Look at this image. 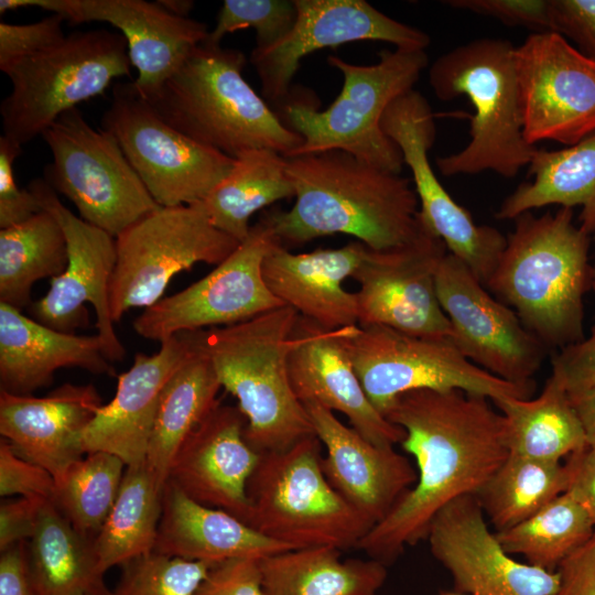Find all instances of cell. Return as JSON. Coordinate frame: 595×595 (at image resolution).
<instances>
[{"mask_svg": "<svg viewBox=\"0 0 595 595\" xmlns=\"http://www.w3.org/2000/svg\"><path fill=\"white\" fill-rule=\"evenodd\" d=\"M487 397L458 389H420L399 396L385 416L400 426V443L416 466V483L357 549L385 565L426 539L436 513L477 495L509 456L505 420Z\"/></svg>", "mask_w": 595, "mask_h": 595, "instance_id": "obj_1", "label": "cell"}, {"mask_svg": "<svg viewBox=\"0 0 595 595\" xmlns=\"http://www.w3.org/2000/svg\"><path fill=\"white\" fill-rule=\"evenodd\" d=\"M286 159L295 202L289 210L262 217L286 249L343 234L381 251L407 246L422 234L419 199L408 177L339 150Z\"/></svg>", "mask_w": 595, "mask_h": 595, "instance_id": "obj_2", "label": "cell"}, {"mask_svg": "<svg viewBox=\"0 0 595 595\" xmlns=\"http://www.w3.org/2000/svg\"><path fill=\"white\" fill-rule=\"evenodd\" d=\"M486 288L518 315L547 347L583 338V298L588 282V235L573 208L519 215Z\"/></svg>", "mask_w": 595, "mask_h": 595, "instance_id": "obj_3", "label": "cell"}, {"mask_svg": "<svg viewBox=\"0 0 595 595\" xmlns=\"http://www.w3.org/2000/svg\"><path fill=\"white\" fill-rule=\"evenodd\" d=\"M298 318L283 305L234 325L184 333L237 399L247 421L245 439L259 453L281 452L315 435L289 374Z\"/></svg>", "mask_w": 595, "mask_h": 595, "instance_id": "obj_4", "label": "cell"}, {"mask_svg": "<svg viewBox=\"0 0 595 595\" xmlns=\"http://www.w3.org/2000/svg\"><path fill=\"white\" fill-rule=\"evenodd\" d=\"M246 62L241 51L204 41L147 100L173 128L226 155L270 149L288 158L303 139L245 79Z\"/></svg>", "mask_w": 595, "mask_h": 595, "instance_id": "obj_5", "label": "cell"}, {"mask_svg": "<svg viewBox=\"0 0 595 595\" xmlns=\"http://www.w3.org/2000/svg\"><path fill=\"white\" fill-rule=\"evenodd\" d=\"M515 48L505 39H476L430 66L429 83L439 99L465 96L475 109L467 145L436 158L442 175L493 171L509 178L532 161L538 149L523 136Z\"/></svg>", "mask_w": 595, "mask_h": 595, "instance_id": "obj_6", "label": "cell"}, {"mask_svg": "<svg viewBox=\"0 0 595 595\" xmlns=\"http://www.w3.org/2000/svg\"><path fill=\"white\" fill-rule=\"evenodd\" d=\"M327 62L344 77L343 88L328 108L318 110L306 96L284 100L280 118L303 139L288 158L339 150L400 174L403 156L382 131L381 118L396 98L413 89L428 66L425 51L383 50L372 65H357L332 55Z\"/></svg>", "mask_w": 595, "mask_h": 595, "instance_id": "obj_7", "label": "cell"}, {"mask_svg": "<svg viewBox=\"0 0 595 595\" xmlns=\"http://www.w3.org/2000/svg\"><path fill=\"white\" fill-rule=\"evenodd\" d=\"M321 451L311 435L288 450L261 453L247 485V524L293 550L357 549L372 526L331 486Z\"/></svg>", "mask_w": 595, "mask_h": 595, "instance_id": "obj_8", "label": "cell"}, {"mask_svg": "<svg viewBox=\"0 0 595 595\" xmlns=\"http://www.w3.org/2000/svg\"><path fill=\"white\" fill-rule=\"evenodd\" d=\"M126 39L105 29L77 31L0 69L11 90L1 101L3 134L19 145L41 136L62 113L130 76Z\"/></svg>", "mask_w": 595, "mask_h": 595, "instance_id": "obj_9", "label": "cell"}, {"mask_svg": "<svg viewBox=\"0 0 595 595\" xmlns=\"http://www.w3.org/2000/svg\"><path fill=\"white\" fill-rule=\"evenodd\" d=\"M41 137L53 156L44 180L86 223L116 238L161 207L113 136L93 128L77 107L62 113Z\"/></svg>", "mask_w": 595, "mask_h": 595, "instance_id": "obj_10", "label": "cell"}, {"mask_svg": "<svg viewBox=\"0 0 595 595\" xmlns=\"http://www.w3.org/2000/svg\"><path fill=\"white\" fill-rule=\"evenodd\" d=\"M346 346L368 399L382 415L399 396L413 390L458 389L491 401L509 397L529 399L534 390L479 368L450 338L356 325Z\"/></svg>", "mask_w": 595, "mask_h": 595, "instance_id": "obj_11", "label": "cell"}, {"mask_svg": "<svg viewBox=\"0 0 595 595\" xmlns=\"http://www.w3.org/2000/svg\"><path fill=\"white\" fill-rule=\"evenodd\" d=\"M239 241L217 229L203 203L160 207L116 237L110 283L113 323L160 301L172 278L196 263L219 264Z\"/></svg>", "mask_w": 595, "mask_h": 595, "instance_id": "obj_12", "label": "cell"}, {"mask_svg": "<svg viewBox=\"0 0 595 595\" xmlns=\"http://www.w3.org/2000/svg\"><path fill=\"white\" fill-rule=\"evenodd\" d=\"M101 128L113 136L161 207L203 202L235 162L164 121L132 82L112 87Z\"/></svg>", "mask_w": 595, "mask_h": 595, "instance_id": "obj_13", "label": "cell"}, {"mask_svg": "<svg viewBox=\"0 0 595 595\" xmlns=\"http://www.w3.org/2000/svg\"><path fill=\"white\" fill-rule=\"evenodd\" d=\"M279 242L261 218L213 271L144 309L133 321L134 332L162 343L180 333L234 325L283 306L262 275L263 260Z\"/></svg>", "mask_w": 595, "mask_h": 595, "instance_id": "obj_14", "label": "cell"}, {"mask_svg": "<svg viewBox=\"0 0 595 595\" xmlns=\"http://www.w3.org/2000/svg\"><path fill=\"white\" fill-rule=\"evenodd\" d=\"M434 119L425 97L412 89L388 106L381 129L398 145L404 164L411 170L421 221L486 286L507 237L491 226L476 224L439 181L429 160L436 136Z\"/></svg>", "mask_w": 595, "mask_h": 595, "instance_id": "obj_15", "label": "cell"}, {"mask_svg": "<svg viewBox=\"0 0 595 595\" xmlns=\"http://www.w3.org/2000/svg\"><path fill=\"white\" fill-rule=\"evenodd\" d=\"M42 209L60 223L67 242V264L51 279L50 289L31 303L33 318L64 333L86 327L89 323L86 303L93 304L97 317V335L109 361L122 360L126 349L116 335L110 312V283L117 261L116 238L73 214L44 178H35L29 187Z\"/></svg>", "mask_w": 595, "mask_h": 595, "instance_id": "obj_16", "label": "cell"}, {"mask_svg": "<svg viewBox=\"0 0 595 595\" xmlns=\"http://www.w3.org/2000/svg\"><path fill=\"white\" fill-rule=\"evenodd\" d=\"M522 129L571 147L595 132V61L561 34L534 32L515 48Z\"/></svg>", "mask_w": 595, "mask_h": 595, "instance_id": "obj_17", "label": "cell"}, {"mask_svg": "<svg viewBox=\"0 0 595 595\" xmlns=\"http://www.w3.org/2000/svg\"><path fill=\"white\" fill-rule=\"evenodd\" d=\"M436 293L451 327V340L479 368L508 382L534 389L533 376L547 347L508 305L495 299L470 269L448 251L439 263Z\"/></svg>", "mask_w": 595, "mask_h": 595, "instance_id": "obj_18", "label": "cell"}, {"mask_svg": "<svg viewBox=\"0 0 595 595\" xmlns=\"http://www.w3.org/2000/svg\"><path fill=\"white\" fill-rule=\"evenodd\" d=\"M447 252L444 242L425 226L411 244L390 250L366 246L353 278L358 325L386 326L405 334L452 337L451 323L436 293L435 275Z\"/></svg>", "mask_w": 595, "mask_h": 595, "instance_id": "obj_19", "label": "cell"}, {"mask_svg": "<svg viewBox=\"0 0 595 595\" xmlns=\"http://www.w3.org/2000/svg\"><path fill=\"white\" fill-rule=\"evenodd\" d=\"M296 19L289 33L267 48H253L250 61L262 96L284 102L306 55L357 41H381L396 48L425 50L430 36L397 21L365 0H294Z\"/></svg>", "mask_w": 595, "mask_h": 595, "instance_id": "obj_20", "label": "cell"}, {"mask_svg": "<svg viewBox=\"0 0 595 595\" xmlns=\"http://www.w3.org/2000/svg\"><path fill=\"white\" fill-rule=\"evenodd\" d=\"M36 7L61 15L69 24L107 22L120 31L128 45L132 82L150 98L208 36L207 25L169 13L156 1L145 0H1L0 13Z\"/></svg>", "mask_w": 595, "mask_h": 595, "instance_id": "obj_21", "label": "cell"}, {"mask_svg": "<svg viewBox=\"0 0 595 595\" xmlns=\"http://www.w3.org/2000/svg\"><path fill=\"white\" fill-rule=\"evenodd\" d=\"M426 540L450 572L454 591L467 595H553L558 572L516 561L490 532L476 495L451 501L433 518Z\"/></svg>", "mask_w": 595, "mask_h": 595, "instance_id": "obj_22", "label": "cell"}, {"mask_svg": "<svg viewBox=\"0 0 595 595\" xmlns=\"http://www.w3.org/2000/svg\"><path fill=\"white\" fill-rule=\"evenodd\" d=\"M354 326L327 329L299 315L288 360L293 390L303 404L343 413L372 444L394 446L405 432L372 405L359 381L346 346Z\"/></svg>", "mask_w": 595, "mask_h": 595, "instance_id": "obj_23", "label": "cell"}, {"mask_svg": "<svg viewBox=\"0 0 595 595\" xmlns=\"http://www.w3.org/2000/svg\"><path fill=\"white\" fill-rule=\"evenodd\" d=\"M246 423L237 405L219 402L180 447L166 480L193 500L245 523L247 485L261 455L245 439Z\"/></svg>", "mask_w": 595, "mask_h": 595, "instance_id": "obj_24", "label": "cell"}, {"mask_svg": "<svg viewBox=\"0 0 595 595\" xmlns=\"http://www.w3.org/2000/svg\"><path fill=\"white\" fill-rule=\"evenodd\" d=\"M304 407L326 450V479L374 528L416 483V468L393 446L372 444L334 412L316 403Z\"/></svg>", "mask_w": 595, "mask_h": 595, "instance_id": "obj_25", "label": "cell"}, {"mask_svg": "<svg viewBox=\"0 0 595 595\" xmlns=\"http://www.w3.org/2000/svg\"><path fill=\"white\" fill-rule=\"evenodd\" d=\"M102 404L91 383H63L40 398L0 390V434L57 480L86 454L84 433Z\"/></svg>", "mask_w": 595, "mask_h": 595, "instance_id": "obj_26", "label": "cell"}, {"mask_svg": "<svg viewBox=\"0 0 595 595\" xmlns=\"http://www.w3.org/2000/svg\"><path fill=\"white\" fill-rule=\"evenodd\" d=\"M190 353L180 333L162 342L153 355L136 354L130 369L118 376L113 398L86 429L85 453L108 452L127 466L144 463L162 390Z\"/></svg>", "mask_w": 595, "mask_h": 595, "instance_id": "obj_27", "label": "cell"}, {"mask_svg": "<svg viewBox=\"0 0 595 595\" xmlns=\"http://www.w3.org/2000/svg\"><path fill=\"white\" fill-rule=\"evenodd\" d=\"M366 246L356 240L340 248L292 253L280 242L266 256L262 275L283 305L327 329L358 324L356 294L344 288Z\"/></svg>", "mask_w": 595, "mask_h": 595, "instance_id": "obj_28", "label": "cell"}, {"mask_svg": "<svg viewBox=\"0 0 595 595\" xmlns=\"http://www.w3.org/2000/svg\"><path fill=\"white\" fill-rule=\"evenodd\" d=\"M66 367L116 375L97 334L60 332L0 303V390L31 394L50 386L54 372Z\"/></svg>", "mask_w": 595, "mask_h": 595, "instance_id": "obj_29", "label": "cell"}, {"mask_svg": "<svg viewBox=\"0 0 595 595\" xmlns=\"http://www.w3.org/2000/svg\"><path fill=\"white\" fill-rule=\"evenodd\" d=\"M289 550L293 549L263 536L234 515L202 505L171 482L165 483L153 552L214 565Z\"/></svg>", "mask_w": 595, "mask_h": 595, "instance_id": "obj_30", "label": "cell"}, {"mask_svg": "<svg viewBox=\"0 0 595 595\" xmlns=\"http://www.w3.org/2000/svg\"><path fill=\"white\" fill-rule=\"evenodd\" d=\"M25 564L33 595L109 594L93 540L78 533L51 500L25 542Z\"/></svg>", "mask_w": 595, "mask_h": 595, "instance_id": "obj_31", "label": "cell"}, {"mask_svg": "<svg viewBox=\"0 0 595 595\" xmlns=\"http://www.w3.org/2000/svg\"><path fill=\"white\" fill-rule=\"evenodd\" d=\"M530 182L520 184L496 212L497 219L549 205L580 206V228L595 231V132L561 150H537L529 164Z\"/></svg>", "mask_w": 595, "mask_h": 595, "instance_id": "obj_32", "label": "cell"}, {"mask_svg": "<svg viewBox=\"0 0 595 595\" xmlns=\"http://www.w3.org/2000/svg\"><path fill=\"white\" fill-rule=\"evenodd\" d=\"M264 595H377L387 565L374 560L342 559L332 547L289 550L260 559Z\"/></svg>", "mask_w": 595, "mask_h": 595, "instance_id": "obj_33", "label": "cell"}, {"mask_svg": "<svg viewBox=\"0 0 595 595\" xmlns=\"http://www.w3.org/2000/svg\"><path fill=\"white\" fill-rule=\"evenodd\" d=\"M190 345L191 353L162 390L145 457L162 489L180 447L220 402L221 385L210 360Z\"/></svg>", "mask_w": 595, "mask_h": 595, "instance_id": "obj_34", "label": "cell"}, {"mask_svg": "<svg viewBox=\"0 0 595 595\" xmlns=\"http://www.w3.org/2000/svg\"><path fill=\"white\" fill-rule=\"evenodd\" d=\"M491 402L504 416L509 454L561 462L587 446L570 396L553 375L534 399L509 397Z\"/></svg>", "mask_w": 595, "mask_h": 595, "instance_id": "obj_35", "label": "cell"}, {"mask_svg": "<svg viewBox=\"0 0 595 595\" xmlns=\"http://www.w3.org/2000/svg\"><path fill=\"white\" fill-rule=\"evenodd\" d=\"M286 165L288 159L270 149H251L238 154L229 173L202 202L212 224L237 241H244L255 213L294 197Z\"/></svg>", "mask_w": 595, "mask_h": 595, "instance_id": "obj_36", "label": "cell"}, {"mask_svg": "<svg viewBox=\"0 0 595 595\" xmlns=\"http://www.w3.org/2000/svg\"><path fill=\"white\" fill-rule=\"evenodd\" d=\"M126 467L116 501L93 540L102 573L152 553L156 541L163 489L145 462Z\"/></svg>", "mask_w": 595, "mask_h": 595, "instance_id": "obj_37", "label": "cell"}, {"mask_svg": "<svg viewBox=\"0 0 595 595\" xmlns=\"http://www.w3.org/2000/svg\"><path fill=\"white\" fill-rule=\"evenodd\" d=\"M67 242L56 218L42 209L0 230V303L22 311L31 305L33 284L61 274L67 264Z\"/></svg>", "mask_w": 595, "mask_h": 595, "instance_id": "obj_38", "label": "cell"}, {"mask_svg": "<svg viewBox=\"0 0 595 595\" xmlns=\"http://www.w3.org/2000/svg\"><path fill=\"white\" fill-rule=\"evenodd\" d=\"M569 484L565 463L509 454L476 496L496 531H502L538 512Z\"/></svg>", "mask_w": 595, "mask_h": 595, "instance_id": "obj_39", "label": "cell"}, {"mask_svg": "<svg viewBox=\"0 0 595 595\" xmlns=\"http://www.w3.org/2000/svg\"><path fill=\"white\" fill-rule=\"evenodd\" d=\"M595 524L584 506L565 491L522 522L497 531L504 550L522 555L528 564L555 572L593 536Z\"/></svg>", "mask_w": 595, "mask_h": 595, "instance_id": "obj_40", "label": "cell"}, {"mask_svg": "<svg viewBox=\"0 0 595 595\" xmlns=\"http://www.w3.org/2000/svg\"><path fill=\"white\" fill-rule=\"evenodd\" d=\"M125 466L111 453H88L55 480L51 501L78 533L94 540L116 501Z\"/></svg>", "mask_w": 595, "mask_h": 595, "instance_id": "obj_41", "label": "cell"}, {"mask_svg": "<svg viewBox=\"0 0 595 595\" xmlns=\"http://www.w3.org/2000/svg\"><path fill=\"white\" fill-rule=\"evenodd\" d=\"M210 566L152 552L121 565L108 595H194Z\"/></svg>", "mask_w": 595, "mask_h": 595, "instance_id": "obj_42", "label": "cell"}, {"mask_svg": "<svg viewBox=\"0 0 595 595\" xmlns=\"http://www.w3.org/2000/svg\"><path fill=\"white\" fill-rule=\"evenodd\" d=\"M296 19L294 1L289 0H225L206 43L220 45L229 33L252 28L255 48H267L283 39Z\"/></svg>", "mask_w": 595, "mask_h": 595, "instance_id": "obj_43", "label": "cell"}, {"mask_svg": "<svg viewBox=\"0 0 595 595\" xmlns=\"http://www.w3.org/2000/svg\"><path fill=\"white\" fill-rule=\"evenodd\" d=\"M64 19L52 14L40 21L15 24L2 21L0 23V68L42 52L66 35L63 32Z\"/></svg>", "mask_w": 595, "mask_h": 595, "instance_id": "obj_44", "label": "cell"}, {"mask_svg": "<svg viewBox=\"0 0 595 595\" xmlns=\"http://www.w3.org/2000/svg\"><path fill=\"white\" fill-rule=\"evenodd\" d=\"M444 3L494 18L509 26L529 28L534 32L553 31L550 0H448Z\"/></svg>", "mask_w": 595, "mask_h": 595, "instance_id": "obj_45", "label": "cell"}, {"mask_svg": "<svg viewBox=\"0 0 595 595\" xmlns=\"http://www.w3.org/2000/svg\"><path fill=\"white\" fill-rule=\"evenodd\" d=\"M55 478L44 467L21 457L3 437L0 441L1 497H39L52 500Z\"/></svg>", "mask_w": 595, "mask_h": 595, "instance_id": "obj_46", "label": "cell"}, {"mask_svg": "<svg viewBox=\"0 0 595 595\" xmlns=\"http://www.w3.org/2000/svg\"><path fill=\"white\" fill-rule=\"evenodd\" d=\"M22 147L2 134L0 137V228L20 224L42 210L30 190L18 186L14 161Z\"/></svg>", "mask_w": 595, "mask_h": 595, "instance_id": "obj_47", "label": "cell"}, {"mask_svg": "<svg viewBox=\"0 0 595 595\" xmlns=\"http://www.w3.org/2000/svg\"><path fill=\"white\" fill-rule=\"evenodd\" d=\"M194 595H264L260 559H232L212 565Z\"/></svg>", "mask_w": 595, "mask_h": 595, "instance_id": "obj_48", "label": "cell"}, {"mask_svg": "<svg viewBox=\"0 0 595 595\" xmlns=\"http://www.w3.org/2000/svg\"><path fill=\"white\" fill-rule=\"evenodd\" d=\"M569 394L595 389V325L587 338L562 347L552 359V374Z\"/></svg>", "mask_w": 595, "mask_h": 595, "instance_id": "obj_49", "label": "cell"}, {"mask_svg": "<svg viewBox=\"0 0 595 595\" xmlns=\"http://www.w3.org/2000/svg\"><path fill=\"white\" fill-rule=\"evenodd\" d=\"M553 31L595 61V0H550Z\"/></svg>", "mask_w": 595, "mask_h": 595, "instance_id": "obj_50", "label": "cell"}, {"mask_svg": "<svg viewBox=\"0 0 595 595\" xmlns=\"http://www.w3.org/2000/svg\"><path fill=\"white\" fill-rule=\"evenodd\" d=\"M46 501L39 497H18L1 504L0 551L32 538Z\"/></svg>", "mask_w": 595, "mask_h": 595, "instance_id": "obj_51", "label": "cell"}, {"mask_svg": "<svg viewBox=\"0 0 595 595\" xmlns=\"http://www.w3.org/2000/svg\"><path fill=\"white\" fill-rule=\"evenodd\" d=\"M556 572L559 586L553 595H595V531L559 565Z\"/></svg>", "mask_w": 595, "mask_h": 595, "instance_id": "obj_52", "label": "cell"}, {"mask_svg": "<svg viewBox=\"0 0 595 595\" xmlns=\"http://www.w3.org/2000/svg\"><path fill=\"white\" fill-rule=\"evenodd\" d=\"M570 474V491L586 509L595 524V451L585 448L565 459Z\"/></svg>", "mask_w": 595, "mask_h": 595, "instance_id": "obj_53", "label": "cell"}, {"mask_svg": "<svg viewBox=\"0 0 595 595\" xmlns=\"http://www.w3.org/2000/svg\"><path fill=\"white\" fill-rule=\"evenodd\" d=\"M0 595H33L26 574L25 542L1 551Z\"/></svg>", "mask_w": 595, "mask_h": 595, "instance_id": "obj_54", "label": "cell"}, {"mask_svg": "<svg viewBox=\"0 0 595 595\" xmlns=\"http://www.w3.org/2000/svg\"><path fill=\"white\" fill-rule=\"evenodd\" d=\"M569 396L583 424L587 446L595 451V389Z\"/></svg>", "mask_w": 595, "mask_h": 595, "instance_id": "obj_55", "label": "cell"}, {"mask_svg": "<svg viewBox=\"0 0 595 595\" xmlns=\"http://www.w3.org/2000/svg\"><path fill=\"white\" fill-rule=\"evenodd\" d=\"M156 2L169 13L180 18H190L194 8L192 0H159Z\"/></svg>", "mask_w": 595, "mask_h": 595, "instance_id": "obj_56", "label": "cell"}, {"mask_svg": "<svg viewBox=\"0 0 595 595\" xmlns=\"http://www.w3.org/2000/svg\"><path fill=\"white\" fill-rule=\"evenodd\" d=\"M440 595H467V594L459 593L456 591H444V592H441Z\"/></svg>", "mask_w": 595, "mask_h": 595, "instance_id": "obj_57", "label": "cell"}, {"mask_svg": "<svg viewBox=\"0 0 595 595\" xmlns=\"http://www.w3.org/2000/svg\"><path fill=\"white\" fill-rule=\"evenodd\" d=\"M594 283H595V268H594Z\"/></svg>", "mask_w": 595, "mask_h": 595, "instance_id": "obj_58", "label": "cell"}]
</instances>
